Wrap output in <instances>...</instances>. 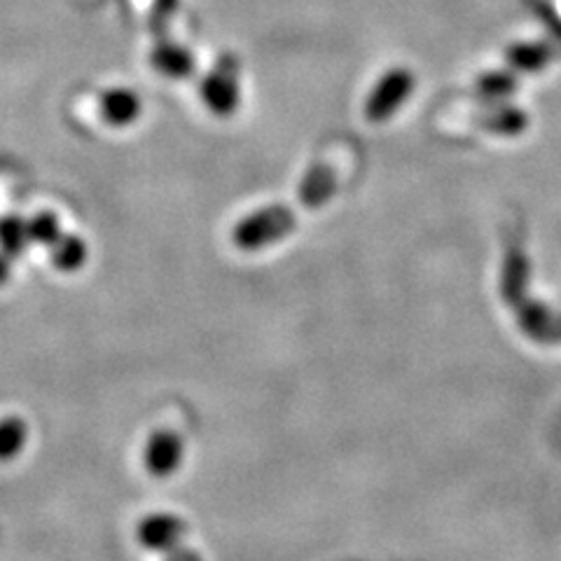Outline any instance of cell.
I'll return each mask as SVG.
<instances>
[{
  "label": "cell",
  "mask_w": 561,
  "mask_h": 561,
  "mask_svg": "<svg viewBox=\"0 0 561 561\" xmlns=\"http://www.w3.org/2000/svg\"><path fill=\"white\" fill-rule=\"evenodd\" d=\"M22 435H24L22 424H16V421H5V424L0 426V456L16 451V445H22Z\"/></svg>",
  "instance_id": "6da1fadb"
},
{
  "label": "cell",
  "mask_w": 561,
  "mask_h": 561,
  "mask_svg": "<svg viewBox=\"0 0 561 561\" xmlns=\"http://www.w3.org/2000/svg\"><path fill=\"white\" fill-rule=\"evenodd\" d=\"M542 3H546L550 8V12L561 22V0H542Z\"/></svg>",
  "instance_id": "7a4b0ae2"
},
{
  "label": "cell",
  "mask_w": 561,
  "mask_h": 561,
  "mask_svg": "<svg viewBox=\"0 0 561 561\" xmlns=\"http://www.w3.org/2000/svg\"><path fill=\"white\" fill-rule=\"evenodd\" d=\"M499 84H501V87H505V90H507V78L503 76V78L499 80ZM489 87H494V80H484V90H489Z\"/></svg>",
  "instance_id": "3957f363"
}]
</instances>
